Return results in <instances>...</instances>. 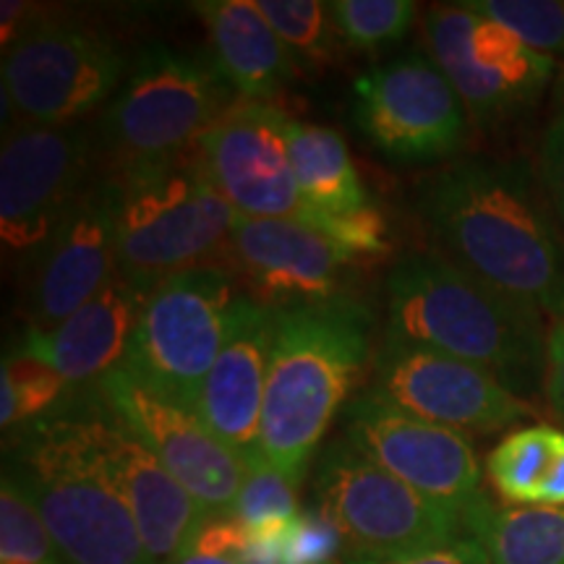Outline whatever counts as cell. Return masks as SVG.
<instances>
[{
    "mask_svg": "<svg viewBox=\"0 0 564 564\" xmlns=\"http://www.w3.org/2000/svg\"><path fill=\"white\" fill-rule=\"evenodd\" d=\"M91 175L95 158L84 126L13 123L0 152V232L6 249L30 257Z\"/></svg>",
    "mask_w": 564,
    "mask_h": 564,
    "instance_id": "obj_15",
    "label": "cell"
},
{
    "mask_svg": "<svg viewBox=\"0 0 564 564\" xmlns=\"http://www.w3.org/2000/svg\"><path fill=\"white\" fill-rule=\"evenodd\" d=\"M299 486L291 478L282 476L274 465L267 460L264 453L246 463V481L238 491L230 518L241 520L249 531L270 525L288 523L301 512Z\"/></svg>",
    "mask_w": 564,
    "mask_h": 564,
    "instance_id": "obj_29",
    "label": "cell"
},
{
    "mask_svg": "<svg viewBox=\"0 0 564 564\" xmlns=\"http://www.w3.org/2000/svg\"><path fill=\"white\" fill-rule=\"evenodd\" d=\"M167 564H241L236 560H223V556H209V554H199V552H192V549H186V552L175 556L173 562Z\"/></svg>",
    "mask_w": 564,
    "mask_h": 564,
    "instance_id": "obj_39",
    "label": "cell"
},
{
    "mask_svg": "<svg viewBox=\"0 0 564 564\" xmlns=\"http://www.w3.org/2000/svg\"><path fill=\"white\" fill-rule=\"evenodd\" d=\"M0 564H66L63 560H55V562H24V560H0Z\"/></svg>",
    "mask_w": 564,
    "mask_h": 564,
    "instance_id": "obj_40",
    "label": "cell"
},
{
    "mask_svg": "<svg viewBox=\"0 0 564 564\" xmlns=\"http://www.w3.org/2000/svg\"><path fill=\"white\" fill-rule=\"evenodd\" d=\"M544 392L552 411L564 423V319L554 322L546 335V379Z\"/></svg>",
    "mask_w": 564,
    "mask_h": 564,
    "instance_id": "obj_37",
    "label": "cell"
},
{
    "mask_svg": "<svg viewBox=\"0 0 564 564\" xmlns=\"http://www.w3.org/2000/svg\"><path fill=\"white\" fill-rule=\"evenodd\" d=\"M118 278V181L91 175L51 236L26 257L30 333H51Z\"/></svg>",
    "mask_w": 564,
    "mask_h": 564,
    "instance_id": "obj_13",
    "label": "cell"
},
{
    "mask_svg": "<svg viewBox=\"0 0 564 564\" xmlns=\"http://www.w3.org/2000/svg\"><path fill=\"white\" fill-rule=\"evenodd\" d=\"M345 440L358 453L455 512L484 497L474 444L455 429L415 419L364 392L345 408Z\"/></svg>",
    "mask_w": 564,
    "mask_h": 564,
    "instance_id": "obj_17",
    "label": "cell"
},
{
    "mask_svg": "<svg viewBox=\"0 0 564 564\" xmlns=\"http://www.w3.org/2000/svg\"><path fill=\"white\" fill-rule=\"evenodd\" d=\"M147 295L150 293L116 278L51 333L26 329L21 350L53 366L66 387L97 384L105 373L123 364Z\"/></svg>",
    "mask_w": 564,
    "mask_h": 564,
    "instance_id": "obj_21",
    "label": "cell"
},
{
    "mask_svg": "<svg viewBox=\"0 0 564 564\" xmlns=\"http://www.w3.org/2000/svg\"><path fill=\"white\" fill-rule=\"evenodd\" d=\"M274 312L241 301L232 333L204 379L196 415L246 463L262 455V411L270 373Z\"/></svg>",
    "mask_w": 564,
    "mask_h": 564,
    "instance_id": "obj_20",
    "label": "cell"
},
{
    "mask_svg": "<svg viewBox=\"0 0 564 564\" xmlns=\"http://www.w3.org/2000/svg\"><path fill=\"white\" fill-rule=\"evenodd\" d=\"M291 121L270 102L241 100L228 108L196 141L212 183L232 209L259 220H301L293 173Z\"/></svg>",
    "mask_w": 564,
    "mask_h": 564,
    "instance_id": "obj_18",
    "label": "cell"
},
{
    "mask_svg": "<svg viewBox=\"0 0 564 564\" xmlns=\"http://www.w3.org/2000/svg\"><path fill=\"white\" fill-rule=\"evenodd\" d=\"M308 228L322 232L324 238H329L335 246H340L345 253H350L352 259L358 257H379L390 249L387 241V223L379 215V209L366 207L361 212H352V215H329L306 204L301 220Z\"/></svg>",
    "mask_w": 564,
    "mask_h": 564,
    "instance_id": "obj_32",
    "label": "cell"
},
{
    "mask_svg": "<svg viewBox=\"0 0 564 564\" xmlns=\"http://www.w3.org/2000/svg\"><path fill=\"white\" fill-rule=\"evenodd\" d=\"M118 181V278L152 293L173 274L223 259L238 212L212 183L202 154L141 162Z\"/></svg>",
    "mask_w": 564,
    "mask_h": 564,
    "instance_id": "obj_4",
    "label": "cell"
},
{
    "mask_svg": "<svg viewBox=\"0 0 564 564\" xmlns=\"http://www.w3.org/2000/svg\"><path fill=\"white\" fill-rule=\"evenodd\" d=\"M343 546L340 531L324 518L319 507H308L282 528L280 560L282 564H333Z\"/></svg>",
    "mask_w": 564,
    "mask_h": 564,
    "instance_id": "obj_33",
    "label": "cell"
},
{
    "mask_svg": "<svg viewBox=\"0 0 564 564\" xmlns=\"http://www.w3.org/2000/svg\"><path fill=\"white\" fill-rule=\"evenodd\" d=\"M371 356V312L350 295L274 312L262 453L303 484L319 442Z\"/></svg>",
    "mask_w": 564,
    "mask_h": 564,
    "instance_id": "obj_3",
    "label": "cell"
},
{
    "mask_svg": "<svg viewBox=\"0 0 564 564\" xmlns=\"http://www.w3.org/2000/svg\"><path fill=\"white\" fill-rule=\"evenodd\" d=\"M350 564H494L476 539H455L426 552L398 556V560H348Z\"/></svg>",
    "mask_w": 564,
    "mask_h": 564,
    "instance_id": "obj_36",
    "label": "cell"
},
{
    "mask_svg": "<svg viewBox=\"0 0 564 564\" xmlns=\"http://www.w3.org/2000/svg\"><path fill=\"white\" fill-rule=\"evenodd\" d=\"M66 564H152L129 505L53 411L13 432L6 468Z\"/></svg>",
    "mask_w": 564,
    "mask_h": 564,
    "instance_id": "obj_5",
    "label": "cell"
},
{
    "mask_svg": "<svg viewBox=\"0 0 564 564\" xmlns=\"http://www.w3.org/2000/svg\"><path fill=\"white\" fill-rule=\"evenodd\" d=\"M288 139L303 202L329 215H352L371 207L340 133L324 126L291 121Z\"/></svg>",
    "mask_w": 564,
    "mask_h": 564,
    "instance_id": "obj_24",
    "label": "cell"
},
{
    "mask_svg": "<svg viewBox=\"0 0 564 564\" xmlns=\"http://www.w3.org/2000/svg\"><path fill=\"white\" fill-rule=\"evenodd\" d=\"M535 507H564V436L560 444V453H556L552 476H549L544 489H541L539 505Z\"/></svg>",
    "mask_w": 564,
    "mask_h": 564,
    "instance_id": "obj_38",
    "label": "cell"
},
{
    "mask_svg": "<svg viewBox=\"0 0 564 564\" xmlns=\"http://www.w3.org/2000/svg\"><path fill=\"white\" fill-rule=\"evenodd\" d=\"M423 32L429 55L478 126H494L531 108L556 74L554 58L468 3L436 6L426 13Z\"/></svg>",
    "mask_w": 564,
    "mask_h": 564,
    "instance_id": "obj_11",
    "label": "cell"
},
{
    "mask_svg": "<svg viewBox=\"0 0 564 564\" xmlns=\"http://www.w3.org/2000/svg\"><path fill=\"white\" fill-rule=\"evenodd\" d=\"M243 299L238 280L220 264L173 274L147 295L121 366L196 413L204 379L228 343Z\"/></svg>",
    "mask_w": 564,
    "mask_h": 564,
    "instance_id": "obj_7",
    "label": "cell"
},
{
    "mask_svg": "<svg viewBox=\"0 0 564 564\" xmlns=\"http://www.w3.org/2000/svg\"><path fill=\"white\" fill-rule=\"evenodd\" d=\"M249 541H251L249 528H246L241 520L225 514V518L204 520L202 528L194 535V541L188 544V549L199 554L223 556V560H236L243 564L246 552H249Z\"/></svg>",
    "mask_w": 564,
    "mask_h": 564,
    "instance_id": "obj_34",
    "label": "cell"
},
{
    "mask_svg": "<svg viewBox=\"0 0 564 564\" xmlns=\"http://www.w3.org/2000/svg\"><path fill=\"white\" fill-rule=\"evenodd\" d=\"M232 87L209 55L154 42L139 51L102 112L100 141L116 171L175 158L232 108Z\"/></svg>",
    "mask_w": 564,
    "mask_h": 564,
    "instance_id": "obj_6",
    "label": "cell"
},
{
    "mask_svg": "<svg viewBox=\"0 0 564 564\" xmlns=\"http://www.w3.org/2000/svg\"><path fill=\"white\" fill-rule=\"evenodd\" d=\"M421 220L447 259L539 314L564 319V241L525 162L470 158L423 183Z\"/></svg>",
    "mask_w": 564,
    "mask_h": 564,
    "instance_id": "obj_1",
    "label": "cell"
},
{
    "mask_svg": "<svg viewBox=\"0 0 564 564\" xmlns=\"http://www.w3.org/2000/svg\"><path fill=\"white\" fill-rule=\"evenodd\" d=\"M541 178L556 215L564 223V108L546 126L541 141Z\"/></svg>",
    "mask_w": 564,
    "mask_h": 564,
    "instance_id": "obj_35",
    "label": "cell"
},
{
    "mask_svg": "<svg viewBox=\"0 0 564 564\" xmlns=\"http://www.w3.org/2000/svg\"><path fill=\"white\" fill-rule=\"evenodd\" d=\"M350 262H356L350 253L308 225L238 215L220 267L251 301L280 312L340 299L343 270Z\"/></svg>",
    "mask_w": 564,
    "mask_h": 564,
    "instance_id": "obj_19",
    "label": "cell"
},
{
    "mask_svg": "<svg viewBox=\"0 0 564 564\" xmlns=\"http://www.w3.org/2000/svg\"><path fill=\"white\" fill-rule=\"evenodd\" d=\"M463 528L494 564H564V507H502L484 494Z\"/></svg>",
    "mask_w": 564,
    "mask_h": 564,
    "instance_id": "obj_23",
    "label": "cell"
},
{
    "mask_svg": "<svg viewBox=\"0 0 564 564\" xmlns=\"http://www.w3.org/2000/svg\"><path fill=\"white\" fill-rule=\"evenodd\" d=\"M66 382L58 371L32 352L19 350L3 361L0 377V426L17 432L24 423H32L51 413L61 400Z\"/></svg>",
    "mask_w": 564,
    "mask_h": 564,
    "instance_id": "obj_27",
    "label": "cell"
},
{
    "mask_svg": "<svg viewBox=\"0 0 564 564\" xmlns=\"http://www.w3.org/2000/svg\"><path fill=\"white\" fill-rule=\"evenodd\" d=\"M53 413L129 505L150 562L167 564L186 552L209 514L167 474L129 423L105 405L97 387L53 408Z\"/></svg>",
    "mask_w": 564,
    "mask_h": 564,
    "instance_id": "obj_10",
    "label": "cell"
},
{
    "mask_svg": "<svg viewBox=\"0 0 564 564\" xmlns=\"http://www.w3.org/2000/svg\"><path fill=\"white\" fill-rule=\"evenodd\" d=\"M369 394L460 434H497L533 413L528 400L512 394L489 371L398 340L379 345Z\"/></svg>",
    "mask_w": 564,
    "mask_h": 564,
    "instance_id": "obj_14",
    "label": "cell"
},
{
    "mask_svg": "<svg viewBox=\"0 0 564 564\" xmlns=\"http://www.w3.org/2000/svg\"><path fill=\"white\" fill-rule=\"evenodd\" d=\"M126 74L129 61L108 34L34 13L3 51V105L13 123L74 126L116 95Z\"/></svg>",
    "mask_w": 564,
    "mask_h": 564,
    "instance_id": "obj_9",
    "label": "cell"
},
{
    "mask_svg": "<svg viewBox=\"0 0 564 564\" xmlns=\"http://www.w3.org/2000/svg\"><path fill=\"white\" fill-rule=\"evenodd\" d=\"M314 499L350 546L352 560H398L460 539V512L387 474L348 440L322 449Z\"/></svg>",
    "mask_w": 564,
    "mask_h": 564,
    "instance_id": "obj_8",
    "label": "cell"
},
{
    "mask_svg": "<svg viewBox=\"0 0 564 564\" xmlns=\"http://www.w3.org/2000/svg\"><path fill=\"white\" fill-rule=\"evenodd\" d=\"M468 6L499 21L533 51L544 53L549 58H564L562 0H481V3Z\"/></svg>",
    "mask_w": 564,
    "mask_h": 564,
    "instance_id": "obj_31",
    "label": "cell"
},
{
    "mask_svg": "<svg viewBox=\"0 0 564 564\" xmlns=\"http://www.w3.org/2000/svg\"><path fill=\"white\" fill-rule=\"evenodd\" d=\"M0 560L55 562L63 560L40 512L19 489L11 476L3 474L0 486Z\"/></svg>",
    "mask_w": 564,
    "mask_h": 564,
    "instance_id": "obj_30",
    "label": "cell"
},
{
    "mask_svg": "<svg viewBox=\"0 0 564 564\" xmlns=\"http://www.w3.org/2000/svg\"><path fill=\"white\" fill-rule=\"evenodd\" d=\"M299 66H329L340 51L329 3L319 0H253Z\"/></svg>",
    "mask_w": 564,
    "mask_h": 564,
    "instance_id": "obj_26",
    "label": "cell"
},
{
    "mask_svg": "<svg viewBox=\"0 0 564 564\" xmlns=\"http://www.w3.org/2000/svg\"><path fill=\"white\" fill-rule=\"evenodd\" d=\"M194 9L207 26L212 63L243 100L264 102L291 84L299 63L253 0H204Z\"/></svg>",
    "mask_w": 564,
    "mask_h": 564,
    "instance_id": "obj_22",
    "label": "cell"
},
{
    "mask_svg": "<svg viewBox=\"0 0 564 564\" xmlns=\"http://www.w3.org/2000/svg\"><path fill=\"white\" fill-rule=\"evenodd\" d=\"M337 37L350 51L394 45L413 26L419 6L411 0H335L329 3Z\"/></svg>",
    "mask_w": 564,
    "mask_h": 564,
    "instance_id": "obj_28",
    "label": "cell"
},
{
    "mask_svg": "<svg viewBox=\"0 0 564 564\" xmlns=\"http://www.w3.org/2000/svg\"><path fill=\"white\" fill-rule=\"evenodd\" d=\"M562 436L564 432L560 429L549 426V423H535V426L507 434L491 449L486 470H489L491 486L505 502L514 507L539 505L541 489L554 470Z\"/></svg>",
    "mask_w": 564,
    "mask_h": 564,
    "instance_id": "obj_25",
    "label": "cell"
},
{
    "mask_svg": "<svg viewBox=\"0 0 564 564\" xmlns=\"http://www.w3.org/2000/svg\"><path fill=\"white\" fill-rule=\"evenodd\" d=\"M541 316L440 251L408 253L387 280L384 340L474 364L523 400L544 390L549 329Z\"/></svg>",
    "mask_w": 564,
    "mask_h": 564,
    "instance_id": "obj_2",
    "label": "cell"
},
{
    "mask_svg": "<svg viewBox=\"0 0 564 564\" xmlns=\"http://www.w3.org/2000/svg\"><path fill=\"white\" fill-rule=\"evenodd\" d=\"M95 387L105 405L129 423L209 518L232 512L246 481V460L225 447L199 415L144 387L123 366L105 373Z\"/></svg>",
    "mask_w": 564,
    "mask_h": 564,
    "instance_id": "obj_16",
    "label": "cell"
},
{
    "mask_svg": "<svg viewBox=\"0 0 564 564\" xmlns=\"http://www.w3.org/2000/svg\"><path fill=\"white\" fill-rule=\"evenodd\" d=\"M333 564H350V562H333Z\"/></svg>",
    "mask_w": 564,
    "mask_h": 564,
    "instance_id": "obj_41",
    "label": "cell"
},
{
    "mask_svg": "<svg viewBox=\"0 0 564 564\" xmlns=\"http://www.w3.org/2000/svg\"><path fill=\"white\" fill-rule=\"evenodd\" d=\"M352 118L366 139L400 165L453 158L465 144L468 110L432 55L419 51L366 70Z\"/></svg>",
    "mask_w": 564,
    "mask_h": 564,
    "instance_id": "obj_12",
    "label": "cell"
}]
</instances>
